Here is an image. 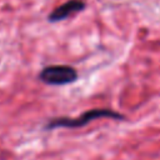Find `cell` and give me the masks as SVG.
Wrapping results in <instances>:
<instances>
[{
	"label": "cell",
	"instance_id": "1",
	"mask_svg": "<svg viewBox=\"0 0 160 160\" xmlns=\"http://www.w3.org/2000/svg\"><path fill=\"white\" fill-rule=\"evenodd\" d=\"M100 118H111V119H124V116L116 111L110 109H91L82 112L78 118H56L48 122L46 129L55 128H79L84 126L91 120H96Z\"/></svg>",
	"mask_w": 160,
	"mask_h": 160
},
{
	"label": "cell",
	"instance_id": "2",
	"mask_svg": "<svg viewBox=\"0 0 160 160\" xmlns=\"http://www.w3.org/2000/svg\"><path fill=\"white\" fill-rule=\"evenodd\" d=\"M39 78L48 85H65L78 79V71L69 65H51L44 68Z\"/></svg>",
	"mask_w": 160,
	"mask_h": 160
},
{
	"label": "cell",
	"instance_id": "3",
	"mask_svg": "<svg viewBox=\"0 0 160 160\" xmlns=\"http://www.w3.org/2000/svg\"><path fill=\"white\" fill-rule=\"evenodd\" d=\"M85 8V2L82 0H69L64 4H61L60 6L55 8L50 15H49V21L55 22V21H60L62 19L69 18L70 15L81 11Z\"/></svg>",
	"mask_w": 160,
	"mask_h": 160
}]
</instances>
